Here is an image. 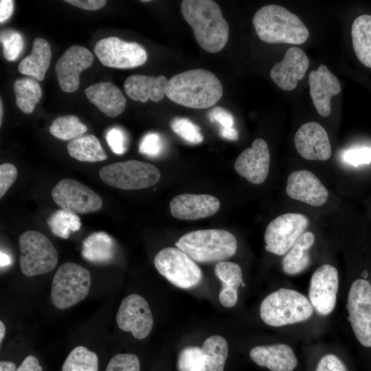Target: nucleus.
<instances>
[{
    "label": "nucleus",
    "instance_id": "obj_1",
    "mask_svg": "<svg viewBox=\"0 0 371 371\" xmlns=\"http://www.w3.org/2000/svg\"><path fill=\"white\" fill-rule=\"evenodd\" d=\"M181 12L202 49L216 53L225 46L229 38V25L215 1L183 0Z\"/></svg>",
    "mask_w": 371,
    "mask_h": 371
},
{
    "label": "nucleus",
    "instance_id": "obj_2",
    "mask_svg": "<svg viewBox=\"0 0 371 371\" xmlns=\"http://www.w3.org/2000/svg\"><path fill=\"white\" fill-rule=\"evenodd\" d=\"M218 78L203 69H194L176 74L168 80L166 95L179 105L192 109H207L222 97Z\"/></svg>",
    "mask_w": 371,
    "mask_h": 371
},
{
    "label": "nucleus",
    "instance_id": "obj_3",
    "mask_svg": "<svg viewBox=\"0 0 371 371\" xmlns=\"http://www.w3.org/2000/svg\"><path fill=\"white\" fill-rule=\"evenodd\" d=\"M253 24L258 37L267 43L301 45L309 36L301 19L278 5L260 8L253 17Z\"/></svg>",
    "mask_w": 371,
    "mask_h": 371
},
{
    "label": "nucleus",
    "instance_id": "obj_4",
    "mask_svg": "<svg viewBox=\"0 0 371 371\" xmlns=\"http://www.w3.org/2000/svg\"><path fill=\"white\" fill-rule=\"evenodd\" d=\"M175 245L194 262H222L236 254L237 241L228 231L218 229H199L182 236Z\"/></svg>",
    "mask_w": 371,
    "mask_h": 371
},
{
    "label": "nucleus",
    "instance_id": "obj_5",
    "mask_svg": "<svg viewBox=\"0 0 371 371\" xmlns=\"http://www.w3.org/2000/svg\"><path fill=\"white\" fill-rule=\"evenodd\" d=\"M313 313V306L304 295L283 288L267 295L260 307L262 320L274 327L305 321Z\"/></svg>",
    "mask_w": 371,
    "mask_h": 371
},
{
    "label": "nucleus",
    "instance_id": "obj_6",
    "mask_svg": "<svg viewBox=\"0 0 371 371\" xmlns=\"http://www.w3.org/2000/svg\"><path fill=\"white\" fill-rule=\"evenodd\" d=\"M18 243L21 252L19 266L25 276L45 274L56 267L58 252L43 233L36 230L26 231L19 236Z\"/></svg>",
    "mask_w": 371,
    "mask_h": 371
},
{
    "label": "nucleus",
    "instance_id": "obj_7",
    "mask_svg": "<svg viewBox=\"0 0 371 371\" xmlns=\"http://www.w3.org/2000/svg\"><path fill=\"white\" fill-rule=\"evenodd\" d=\"M91 283V274L86 268L74 262L63 263L52 280V304L58 309H65L78 304L89 294Z\"/></svg>",
    "mask_w": 371,
    "mask_h": 371
},
{
    "label": "nucleus",
    "instance_id": "obj_8",
    "mask_svg": "<svg viewBox=\"0 0 371 371\" xmlns=\"http://www.w3.org/2000/svg\"><path fill=\"white\" fill-rule=\"evenodd\" d=\"M99 176L110 186L131 190L155 185L159 181L161 174L157 167L149 163L128 160L101 168Z\"/></svg>",
    "mask_w": 371,
    "mask_h": 371
},
{
    "label": "nucleus",
    "instance_id": "obj_9",
    "mask_svg": "<svg viewBox=\"0 0 371 371\" xmlns=\"http://www.w3.org/2000/svg\"><path fill=\"white\" fill-rule=\"evenodd\" d=\"M158 272L171 284L181 289H190L202 279V271L196 262L179 248L160 250L154 259Z\"/></svg>",
    "mask_w": 371,
    "mask_h": 371
},
{
    "label": "nucleus",
    "instance_id": "obj_10",
    "mask_svg": "<svg viewBox=\"0 0 371 371\" xmlns=\"http://www.w3.org/2000/svg\"><path fill=\"white\" fill-rule=\"evenodd\" d=\"M308 218L300 213L278 216L267 225L265 249L278 256L285 255L308 226Z\"/></svg>",
    "mask_w": 371,
    "mask_h": 371
},
{
    "label": "nucleus",
    "instance_id": "obj_11",
    "mask_svg": "<svg viewBox=\"0 0 371 371\" xmlns=\"http://www.w3.org/2000/svg\"><path fill=\"white\" fill-rule=\"evenodd\" d=\"M353 332L365 347H371V285L358 279L352 284L346 304Z\"/></svg>",
    "mask_w": 371,
    "mask_h": 371
},
{
    "label": "nucleus",
    "instance_id": "obj_12",
    "mask_svg": "<svg viewBox=\"0 0 371 371\" xmlns=\"http://www.w3.org/2000/svg\"><path fill=\"white\" fill-rule=\"evenodd\" d=\"M94 52L103 65L117 69L139 67L147 60L146 51L141 45L126 42L116 36L98 41Z\"/></svg>",
    "mask_w": 371,
    "mask_h": 371
},
{
    "label": "nucleus",
    "instance_id": "obj_13",
    "mask_svg": "<svg viewBox=\"0 0 371 371\" xmlns=\"http://www.w3.org/2000/svg\"><path fill=\"white\" fill-rule=\"evenodd\" d=\"M52 196L63 210L75 214L95 212L102 205V199L98 194L71 179H63L58 181L52 188Z\"/></svg>",
    "mask_w": 371,
    "mask_h": 371
},
{
    "label": "nucleus",
    "instance_id": "obj_14",
    "mask_svg": "<svg viewBox=\"0 0 371 371\" xmlns=\"http://www.w3.org/2000/svg\"><path fill=\"white\" fill-rule=\"evenodd\" d=\"M120 329L131 332L134 337L142 339L148 336L153 326V318L147 301L138 294L124 297L116 315Z\"/></svg>",
    "mask_w": 371,
    "mask_h": 371
},
{
    "label": "nucleus",
    "instance_id": "obj_15",
    "mask_svg": "<svg viewBox=\"0 0 371 371\" xmlns=\"http://www.w3.org/2000/svg\"><path fill=\"white\" fill-rule=\"evenodd\" d=\"M338 286L339 277L335 267L325 264L313 273L308 297L313 307L321 315H327L333 311Z\"/></svg>",
    "mask_w": 371,
    "mask_h": 371
},
{
    "label": "nucleus",
    "instance_id": "obj_16",
    "mask_svg": "<svg viewBox=\"0 0 371 371\" xmlns=\"http://www.w3.org/2000/svg\"><path fill=\"white\" fill-rule=\"evenodd\" d=\"M93 56L86 47L80 45L69 47L59 58L55 71L61 89L66 93L76 91L80 84V73L91 67Z\"/></svg>",
    "mask_w": 371,
    "mask_h": 371
},
{
    "label": "nucleus",
    "instance_id": "obj_17",
    "mask_svg": "<svg viewBox=\"0 0 371 371\" xmlns=\"http://www.w3.org/2000/svg\"><path fill=\"white\" fill-rule=\"evenodd\" d=\"M270 166V153L267 142L256 139L251 148L244 150L236 159L235 170L249 182L260 184L267 177Z\"/></svg>",
    "mask_w": 371,
    "mask_h": 371
},
{
    "label": "nucleus",
    "instance_id": "obj_18",
    "mask_svg": "<svg viewBox=\"0 0 371 371\" xmlns=\"http://www.w3.org/2000/svg\"><path fill=\"white\" fill-rule=\"evenodd\" d=\"M295 148L308 160L326 161L332 149L326 130L319 124L310 122L302 125L294 136Z\"/></svg>",
    "mask_w": 371,
    "mask_h": 371
},
{
    "label": "nucleus",
    "instance_id": "obj_19",
    "mask_svg": "<svg viewBox=\"0 0 371 371\" xmlns=\"http://www.w3.org/2000/svg\"><path fill=\"white\" fill-rule=\"evenodd\" d=\"M286 192L291 198L314 207L324 205L328 197V192L320 180L306 170L294 171L289 175Z\"/></svg>",
    "mask_w": 371,
    "mask_h": 371
},
{
    "label": "nucleus",
    "instance_id": "obj_20",
    "mask_svg": "<svg viewBox=\"0 0 371 371\" xmlns=\"http://www.w3.org/2000/svg\"><path fill=\"white\" fill-rule=\"evenodd\" d=\"M309 66L305 52L297 47L289 48L282 61L276 63L270 71L273 81L282 90L294 89L297 80H302Z\"/></svg>",
    "mask_w": 371,
    "mask_h": 371
},
{
    "label": "nucleus",
    "instance_id": "obj_21",
    "mask_svg": "<svg viewBox=\"0 0 371 371\" xmlns=\"http://www.w3.org/2000/svg\"><path fill=\"white\" fill-rule=\"evenodd\" d=\"M220 207L219 200L212 195L182 194L170 203L172 215L181 220H197L211 216Z\"/></svg>",
    "mask_w": 371,
    "mask_h": 371
},
{
    "label": "nucleus",
    "instance_id": "obj_22",
    "mask_svg": "<svg viewBox=\"0 0 371 371\" xmlns=\"http://www.w3.org/2000/svg\"><path fill=\"white\" fill-rule=\"evenodd\" d=\"M310 95L317 113L327 117L330 115V98L341 91L339 80L324 65L310 72L308 76Z\"/></svg>",
    "mask_w": 371,
    "mask_h": 371
},
{
    "label": "nucleus",
    "instance_id": "obj_23",
    "mask_svg": "<svg viewBox=\"0 0 371 371\" xmlns=\"http://www.w3.org/2000/svg\"><path fill=\"white\" fill-rule=\"evenodd\" d=\"M249 356L257 365L271 371H293L297 365L293 349L283 344L256 346Z\"/></svg>",
    "mask_w": 371,
    "mask_h": 371
},
{
    "label": "nucleus",
    "instance_id": "obj_24",
    "mask_svg": "<svg viewBox=\"0 0 371 371\" xmlns=\"http://www.w3.org/2000/svg\"><path fill=\"white\" fill-rule=\"evenodd\" d=\"M168 82L164 76L135 74L128 76L124 86L126 93L133 100L146 102L150 99L157 102L166 95Z\"/></svg>",
    "mask_w": 371,
    "mask_h": 371
},
{
    "label": "nucleus",
    "instance_id": "obj_25",
    "mask_svg": "<svg viewBox=\"0 0 371 371\" xmlns=\"http://www.w3.org/2000/svg\"><path fill=\"white\" fill-rule=\"evenodd\" d=\"M89 100L108 117H116L125 109L126 98L112 82H100L85 89Z\"/></svg>",
    "mask_w": 371,
    "mask_h": 371
},
{
    "label": "nucleus",
    "instance_id": "obj_26",
    "mask_svg": "<svg viewBox=\"0 0 371 371\" xmlns=\"http://www.w3.org/2000/svg\"><path fill=\"white\" fill-rule=\"evenodd\" d=\"M216 277L222 282V289L218 299L227 308L236 305L238 300V289L243 282L240 267L232 262H219L214 267Z\"/></svg>",
    "mask_w": 371,
    "mask_h": 371
},
{
    "label": "nucleus",
    "instance_id": "obj_27",
    "mask_svg": "<svg viewBox=\"0 0 371 371\" xmlns=\"http://www.w3.org/2000/svg\"><path fill=\"white\" fill-rule=\"evenodd\" d=\"M52 58L51 47L43 38H36L31 53L19 64L20 73L32 76L38 80H44Z\"/></svg>",
    "mask_w": 371,
    "mask_h": 371
},
{
    "label": "nucleus",
    "instance_id": "obj_28",
    "mask_svg": "<svg viewBox=\"0 0 371 371\" xmlns=\"http://www.w3.org/2000/svg\"><path fill=\"white\" fill-rule=\"evenodd\" d=\"M115 253L114 239L104 232H94L83 241L81 255L83 258L94 264L110 262Z\"/></svg>",
    "mask_w": 371,
    "mask_h": 371
},
{
    "label": "nucleus",
    "instance_id": "obj_29",
    "mask_svg": "<svg viewBox=\"0 0 371 371\" xmlns=\"http://www.w3.org/2000/svg\"><path fill=\"white\" fill-rule=\"evenodd\" d=\"M315 236L305 232L284 255L282 265L288 275H296L304 271L311 263L308 250L313 245Z\"/></svg>",
    "mask_w": 371,
    "mask_h": 371
},
{
    "label": "nucleus",
    "instance_id": "obj_30",
    "mask_svg": "<svg viewBox=\"0 0 371 371\" xmlns=\"http://www.w3.org/2000/svg\"><path fill=\"white\" fill-rule=\"evenodd\" d=\"M352 43L359 61L371 68V15L362 14L355 19L351 28Z\"/></svg>",
    "mask_w": 371,
    "mask_h": 371
},
{
    "label": "nucleus",
    "instance_id": "obj_31",
    "mask_svg": "<svg viewBox=\"0 0 371 371\" xmlns=\"http://www.w3.org/2000/svg\"><path fill=\"white\" fill-rule=\"evenodd\" d=\"M69 155L80 161L98 162L107 159L100 141L93 135L80 136L69 142Z\"/></svg>",
    "mask_w": 371,
    "mask_h": 371
},
{
    "label": "nucleus",
    "instance_id": "obj_32",
    "mask_svg": "<svg viewBox=\"0 0 371 371\" xmlns=\"http://www.w3.org/2000/svg\"><path fill=\"white\" fill-rule=\"evenodd\" d=\"M202 349L204 360L199 371H224L228 356V344L220 335H212L205 340Z\"/></svg>",
    "mask_w": 371,
    "mask_h": 371
},
{
    "label": "nucleus",
    "instance_id": "obj_33",
    "mask_svg": "<svg viewBox=\"0 0 371 371\" xmlns=\"http://www.w3.org/2000/svg\"><path fill=\"white\" fill-rule=\"evenodd\" d=\"M13 89L17 106L25 114L32 113L42 95L38 82L32 78H21L15 80Z\"/></svg>",
    "mask_w": 371,
    "mask_h": 371
},
{
    "label": "nucleus",
    "instance_id": "obj_34",
    "mask_svg": "<svg viewBox=\"0 0 371 371\" xmlns=\"http://www.w3.org/2000/svg\"><path fill=\"white\" fill-rule=\"evenodd\" d=\"M47 225L54 235L67 239L71 232L78 231L81 227L80 217L65 210H57L47 220Z\"/></svg>",
    "mask_w": 371,
    "mask_h": 371
},
{
    "label": "nucleus",
    "instance_id": "obj_35",
    "mask_svg": "<svg viewBox=\"0 0 371 371\" xmlns=\"http://www.w3.org/2000/svg\"><path fill=\"white\" fill-rule=\"evenodd\" d=\"M98 364L95 352L83 346H78L65 359L62 371H98Z\"/></svg>",
    "mask_w": 371,
    "mask_h": 371
},
{
    "label": "nucleus",
    "instance_id": "obj_36",
    "mask_svg": "<svg viewBox=\"0 0 371 371\" xmlns=\"http://www.w3.org/2000/svg\"><path fill=\"white\" fill-rule=\"evenodd\" d=\"M87 127L79 118L73 115H67L56 118L49 126V132L54 137L67 141L82 136Z\"/></svg>",
    "mask_w": 371,
    "mask_h": 371
},
{
    "label": "nucleus",
    "instance_id": "obj_37",
    "mask_svg": "<svg viewBox=\"0 0 371 371\" xmlns=\"http://www.w3.org/2000/svg\"><path fill=\"white\" fill-rule=\"evenodd\" d=\"M0 41L5 58L8 61L16 60L24 46L22 35L14 30H5L1 31Z\"/></svg>",
    "mask_w": 371,
    "mask_h": 371
},
{
    "label": "nucleus",
    "instance_id": "obj_38",
    "mask_svg": "<svg viewBox=\"0 0 371 371\" xmlns=\"http://www.w3.org/2000/svg\"><path fill=\"white\" fill-rule=\"evenodd\" d=\"M173 132L190 144H196L203 142L201 128L186 117H176L170 123Z\"/></svg>",
    "mask_w": 371,
    "mask_h": 371
},
{
    "label": "nucleus",
    "instance_id": "obj_39",
    "mask_svg": "<svg viewBox=\"0 0 371 371\" xmlns=\"http://www.w3.org/2000/svg\"><path fill=\"white\" fill-rule=\"evenodd\" d=\"M204 360L202 348L188 346L183 348L178 358L179 371H199Z\"/></svg>",
    "mask_w": 371,
    "mask_h": 371
},
{
    "label": "nucleus",
    "instance_id": "obj_40",
    "mask_svg": "<svg viewBox=\"0 0 371 371\" xmlns=\"http://www.w3.org/2000/svg\"><path fill=\"white\" fill-rule=\"evenodd\" d=\"M105 371H140V362L134 354H117L109 360Z\"/></svg>",
    "mask_w": 371,
    "mask_h": 371
},
{
    "label": "nucleus",
    "instance_id": "obj_41",
    "mask_svg": "<svg viewBox=\"0 0 371 371\" xmlns=\"http://www.w3.org/2000/svg\"><path fill=\"white\" fill-rule=\"evenodd\" d=\"M164 142L159 134L148 133L142 139L139 150V153L148 157H155L163 151Z\"/></svg>",
    "mask_w": 371,
    "mask_h": 371
},
{
    "label": "nucleus",
    "instance_id": "obj_42",
    "mask_svg": "<svg viewBox=\"0 0 371 371\" xmlns=\"http://www.w3.org/2000/svg\"><path fill=\"white\" fill-rule=\"evenodd\" d=\"M106 140L115 154L122 155L126 152L128 140L122 129L118 127L110 128L106 134Z\"/></svg>",
    "mask_w": 371,
    "mask_h": 371
},
{
    "label": "nucleus",
    "instance_id": "obj_43",
    "mask_svg": "<svg viewBox=\"0 0 371 371\" xmlns=\"http://www.w3.org/2000/svg\"><path fill=\"white\" fill-rule=\"evenodd\" d=\"M17 169L12 164L4 163L0 166V197L2 198L17 177Z\"/></svg>",
    "mask_w": 371,
    "mask_h": 371
},
{
    "label": "nucleus",
    "instance_id": "obj_44",
    "mask_svg": "<svg viewBox=\"0 0 371 371\" xmlns=\"http://www.w3.org/2000/svg\"><path fill=\"white\" fill-rule=\"evenodd\" d=\"M344 159L354 166L369 164L371 162V148H361L349 150L344 153Z\"/></svg>",
    "mask_w": 371,
    "mask_h": 371
},
{
    "label": "nucleus",
    "instance_id": "obj_45",
    "mask_svg": "<svg viewBox=\"0 0 371 371\" xmlns=\"http://www.w3.org/2000/svg\"><path fill=\"white\" fill-rule=\"evenodd\" d=\"M315 371H347V369L337 356L327 354L319 359Z\"/></svg>",
    "mask_w": 371,
    "mask_h": 371
},
{
    "label": "nucleus",
    "instance_id": "obj_46",
    "mask_svg": "<svg viewBox=\"0 0 371 371\" xmlns=\"http://www.w3.org/2000/svg\"><path fill=\"white\" fill-rule=\"evenodd\" d=\"M208 117L212 122L218 123L221 128L234 127V121L232 115L220 106L212 109L208 114Z\"/></svg>",
    "mask_w": 371,
    "mask_h": 371
},
{
    "label": "nucleus",
    "instance_id": "obj_47",
    "mask_svg": "<svg viewBox=\"0 0 371 371\" xmlns=\"http://www.w3.org/2000/svg\"><path fill=\"white\" fill-rule=\"evenodd\" d=\"M67 3L86 10H96L104 7L105 0H66Z\"/></svg>",
    "mask_w": 371,
    "mask_h": 371
},
{
    "label": "nucleus",
    "instance_id": "obj_48",
    "mask_svg": "<svg viewBox=\"0 0 371 371\" xmlns=\"http://www.w3.org/2000/svg\"><path fill=\"white\" fill-rule=\"evenodd\" d=\"M16 371H43L38 359L33 355L26 357Z\"/></svg>",
    "mask_w": 371,
    "mask_h": 371
},
{
    "label": "nucleus",
    "instance_id": "obj_49",
    "mask_svg": "<svg viewBox=\"0 0 371 371\" xmlns=\"http://www.w3.org/2000/svg\"><path fill=\"white\" fill-rule=\"evenodd\" d=\"M14 10V1L12 0L0 1V22L6 21L12 15Z\"/></svg>",
    "mask_w": 371,
    "mask_h": 371
},
{
    "label": "nucleus",
    "instance_id": "obj_50",
    "mask_svg": "<svg viewBox=\"0 0 371 371\" xmlns=\"http://www.w3.org/2000/svg\"><path fill=\"white\" fill-rule=\"evenodd\" d=\"M220 134L221 137L229 140H237L238 139V133L234 127L221 128Z\"/></svg>",
    "mask_w": 371,
    "mask_h": 371
},
{
    "label": "nucleus",
    "instance_id": "obj_51",
    "mask_svg": "<svg viewBox=\"0 0 371 371\" xmlns=\"http://www.w3.org/2000/svg\"><path fill=\"white\" fill-rule=\"evenodd\" d=\"M16 365L11 361H1L0 371H16Z\"/></svg>",
    "mask_w": 371,
    "mask_h": 371
},
{
    "label": "nucleus",
    "instance_id": "obj_52",
    "mask_svg": "<svg viewBox=\"0 0 371 371\" xmlns=\"http://www.w3.org/2000/svg\"><path fill=\"white\" fill-rule=\"evenodd\" d=\"M0 256L1 267H4L10 265L11 260L8 254L1 251L0 253Z\"/></svg>",
    "mask_w": 371,
    "mask_h": 371
},
{
    "label": "nucleus",
    "instance_id": "obj_53",
    "mask_svg": "<svg viewBox=\"0 0 371 371\" xmlns=\"http://www.w3.org/2000/svg\"><path fill=\"white\" fill-rule=\"evenodd\" d=\"M5 334V326L2 321H0V343L1 344L2 341Z\"/></svg>",
    "mask_w": 371,
    "mask_h": 371
},
{
    "label": "nucleus",
    "instance_id": "obj_54",
    "mask_svg": "<svg viewBox=\"0 0 371 371\" xmlns=\"http://www.w3.org/2000/svg\"><path fill=\"white\" fill-rule=\"evenodd\" d=\"M3 117V105H2V100L1 99L0 100V125L2 124V118Z\"/></svg>",
    "mask_w": 371,
    "mask_h": 371
},
{
    "label": "nucleus",
    "instance_id": "obj_55",
    "mask_svg": "<svg viewBox=\"0 0 371 371\" xmlns=\"http://www.w3.org/2000/svg\"><path fill=\"white\" fill-rule=\"evenodd\" d=\"M241 285H242L243 286H245V283L243 282Z\"/></svg>",
    "mask_w": 371,
    "mask_h": 371
}]
</instances>
